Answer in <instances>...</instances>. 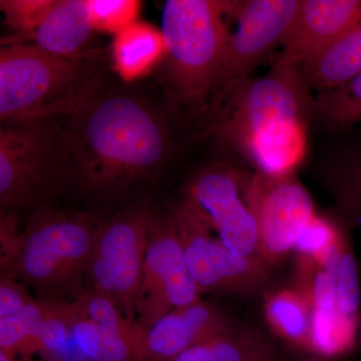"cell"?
Returning <instances> with one entry per match:
<instances>
[{"label":"cell","mask_w":361,"mask_h":361,"mask_svg":"<svg viewBox=\"0 0 361 361\" xmlns=\"http://www.w3.org/2000/svg\"><path fill=\"white\" fill-rule=\"evenodd\" d=\"M71 337L78 350L90 361H135L137 348L113 330L77 315L66 304Z\"/></svg>","instance_id":"603a6c76"},{"label":"cell","mask_w":361,"mask_h":361,"mask_svg":"<svg viewBox=\"0 0 361 361\" xmlns=\"http://www.w3.org/2000/svg\"><path fill=\"white\" fill-rule=\"evenodd\" d=\"M102 63L99 49L63 56L27 42H7L0 49V118H70L101 92Z\"/></svg>","instance_id":"3957f363"},{"label":"cell","mask_w":361,"mask_h":361,"mask_svg":"<svg viewBox=\"0 0 361 361\" xmlns=\"http://www.w3.org/2000/svg\"><path fill=\"white\" fill-rule=\"evenodd\" d=\"M94 30L87 14V0H58L47 18L28 40L44 51L63 56H78L90 49Z\"/></svg>","instance_id":"2e32d148"},{"label":"cell","mask_w":361,"mask_h":361,"mask_svg":"<svg viewBox=\"0 0 361 361\" xmlns=\"http://www.w3.org/2000/svg\"><path fill=\"white\" fill-rule=\"evenodd\" d=\"M361 23V0H300L274 63L308 65Z\"/></svg>","instance_id":"4fadbf2b"},{"label":"cell","mask_w":361,"mask_h":361,"mask_svg":"<svg viewBox=\"0 0 361 361\" xmlns=\"http://www.w3.org/2000/svg\"><path fill=\"white\" fill-rule=\"evenodd\" d=\"M75 180L66 127L54 120L6 123L0 130V213L40 210Z\"/></svg>","instance_id":"8992f818"},{"label":"cell","mask_w":361,"mask_h":361,"mask_svg":"<svg viewBox=\"0 0 361 361\" xmlns=\"http://www.w3.org/2000/svg\"><path fill=\"white\" fill-rule=\"evenodd\" d=\"M296 270L295 285L305 292L311 306L310 351L334 358L353 348L358 330L339 312L329 266L297 259Z\"/></svg>","instance_id":"9a60e30c"},{"label":"cell","mask_w":361,"mask_h":361,"mask_svg":"<svg viewBox=\"0 0 361 361\" xmlns=\"http://www.w3.org/2000/svg\"><path fill=\"white\" fill-rule=\"evenodd\" d=\"M102 221L92 214L54 207L32 212L25 243L1 275L20 280L35 298L71 302L87 289L90 256Z\"/></svg>","instance_id":"277c9868"},{"label":"cell","mask_w":361,"mask_h":361,"mask_svg":"<svg viewBox=\"0 0 361 361\" xmlns=\"http://www.w3.org/2000/svg\"><path fill=\"white\" fill-rule=\"evenodd\" d=\"M356 344H357L358 348H360V355H361V310H360V323H358L357 341H356Z\"/></svg>","instance_id":"836d02e7"},{"label":"cell","mask_w":361,"mask_h":361,"mask_svg":"<svg viewBox=\"0 0 361 361\" xmlns=\"http://www.w3.org/2000/svg\"><path fill=\"white\" fill-rule=\"evenodd\" d=\"M221 0H168L161 13L166 80L177 104L202 111L212 99L229 26Z\"/></svg>","instance_id":"5b68a950"},{"label":"cell","mask_w":361,"mask_h":361,"mask_svg":"<svg viewBox=\"0 0 361 361\" xmlns=\"http://www.w3.org/2000/svg\"><path fill=\"white\" fill-rule=\"evenodd\" d=\"M142 2L137 0H87V14L94 32L115 37L139 20Z\"/></svg>","instance_id":"f1b7e54d"},{"label":"cell","mask_w":361,"mask_h":361,"mask_svg":"<svg viewBox=\"0 0 361 361\" xmlns=\"http://www.w3.org/2000/svg\"><path fill=\"white\" fill-rule=\"evenodd\" d=\"M300 0H235L228 4L229 30L224 61L212 94L217 104L251 78L252 71L278 47H281L298 11Z\"/></svg>","instance_id":"9c48e42d"},{"label":"cell","mask_w":361,"mask_h":361,"mask_svg":"<svg viewBox=\"0 0 361 361\" xmlns=\"http://www.w3.org/2000/svg\"><path fill=\"white\" fill-rule=\"evenodd\" d=\"M66 304L68 302L49 301V308L39 332V355H61L73 341Z\"/></svg>","instance_id":"f546056e"},{"label":"cell","mask_w":361,"mask_h":361,"mask_svg":"<svg viewBox=\"0 0 361 361\" xmlns=\"http://www.w3.org/2000/svg\"><path fill=\"white\" fill-rule=\"evenodd\" d=\"M170 211L188 268L201 292L247 298L264 290L273 268L262 258L230 250L184 197Z\"/></svg>","instance_id":"52a82bcc"},{"label":"cell","mask_w":361,"mask_h":361,"mask_svg":"<svg viewBox=\"0 0 361 361\" xmlns=\"http://www.w3.org/2000/svg\"><path fill=\"white\" fill-rule=\"evenodd\" d=\"M319 180L348 227L361 236V151L348 149L323 165Z\"/></svg>","instance_id":"ffe728a7"},{"label":"cell","mask_w":361,"mask_h":361,"mask_svg":"<svg viewBox=\"0 0 361 361\" xmlns=\"http://www.w3.org/2000/svg\"><path fill=\"white\" fill-rule=\"evenodd\" d=\"M110 51L116 75L123 82H132L164 63L167 47L161 30L137 20L114 37Z\"/></svg>","instance_id":"e0dca14e"},{"label":"cell","mask_w":361,"mask_h":361,"mask_svg":"<svg viewBox=\"0 0 361 361\" xmlns=\"http://www.w3.org/2000/svg\"><path fill=\"white\" fill-rule=\"evenodd\" d=\"M348 227V225L342 220L338 236L325 263L334 277L339 312L349 325L358 330L361 310L360 268Z\"/></svg>","instance_id":"7402d4cb"},{"label":"cell","mask_w":361,"mask_h":361,"mask_svg":"<svg viewBox=\"0 0 361 361\" xmlns=\"http://www.w3.org/2000/svg\"><path fill=\"white\" fill-rule=\"evenodd\" d=\"M280 361H334L331 357H326L312 353V351L303 350L302 353H294V355L285 356L281 355Z\"/></svg>","instance_id":"d6a6232c"},{"label":"cell","mask_w":361,"mask_h":361,"mask_svg":"<svg viewBox=\"0 0 361 361\" xmlns=\"http://www.w3.org/2000/svg\"><path fill=\"white\" fill-rule=\"evenodd\" d=\"M58 0H1L4 23L16 37L9 42H20L32 35L51 13Z\"/></svg>","instance_id":"83f0119b"},{"label":"cell","mask_w":361,"mask_h":361,"mask_svg":"<svg viewBox=\"0 0 361 361\" xmlns=\"http://www.w3.org/2000/svg\"><path fill=\"white\" fill-rule=\"evenodd\" d=\"M300 68L277 65L249 78L221 102L216 134L270 175L294 174L306 149L313 97Z\"/></svg>","instance_id":"7a4b0ae2"},{"label":"cell","mask_w":361,"mask_h":361,"mask_svg":"<svg viewBox=\"0 0 361 361\" xmlns=\"http://www.w3.org/2000/svg\"><path fill=\"white\" fill-rule=\"evenodd\" d=\"M151 216L149 206H137L102 221L85 277L87 288L110 296L135 326Z\"/></svg>","instance_id":"ba28073f"},{"label":"cell","mask_w":361,"mask_h":361,"mask_svg":"<svg viewBox=\"0 0 361 361\" xmlns=\"http://www.w3.org/2000/svg\"><path fill=\"white\" fill-rule=\"evenodd\" d=\"M281 353L258 329L239 326L188 349L172 361H280Z\"/></svg>","instance_id":"ac0fdd59"},{"label":"cell","mask_w":361,"mask_h":361,"mask_svg":"<svg viewBox=\"0 0 361 361\" xmlns=\"http://www.w3.org/2000/svg\"><path fill=\"white\" fill-rule=\"evenodd\" d=\"M25 243V228L20 227L18 213L0 215V269L6 270L16 260Z\"/></svg>","instance_id":"4dcf8cb0"},{"label":"cell","mask_w":361,"mask_h":361,"mask_svg":"<svg viewBox=\"0 0 361 361\" xmlns=\"http://www.w3.org/2000/svg\"><path fill=\"white\" fill-rule=\"evenodd\" d=\"M239 326L224 310L199 299L159 319L145 334L135 361H172L188 349Z\"/></svg>","instance_id":"5bb4252c"},{"label":"cell","mask_w":361,"mask_h":361,"mask_svg":"<svg viewBox=\"0 0 361 361\" xmlns=\"http://www.w3.org/2000/svg\"><path fill=\"white\" fill-rule=\"evenodd\" d=\"M258 232V256L274 268L316 215L314 202L295 175L252 173L245 191Z\"/></svg>","instance_id":"7c38bea8"},{"label":"cell","mask_w":361,"mask_h":361,"mask_svg":"<svg viewBox=\"0 0 361 361\" xmlns=\"http://www.w3.org/2000/svg\"><path fill=\"white\" fill-rule=\"evenodd\" d=\"M310 90H336L361 71V23L334 42L314 61L300 68Z\"/></svg>","instance_id":"d6986e66"},{"label":"cell","mask_w":361,"mask_h":361,"mask_svg":"<svg viewBox=\"0 0 361 361\" xmlns=\"http://www.w3.org/2000/svg\"><path fill=\"white\" fill-rule=\"evenodd\" d=\"M49 301L35 299L16 314L0 318V351L18 361H33L39 355V337Z\"/></svg>","instance_id":"d4e9b609"},{"label":"cell","mask_w":361,"mask_h":361,"mask_svg":"<svg viewBox=\"0 0 361 361\" xmlns=\"http://www.w3.org/2000/svg\"><path fill=\"white\" fill-rule=\"evenodd\" d=\"M311 120L331 132H345L361 123V71L341 87L313 97Z\"/></svg>","instance_id":"cb8c5ba5"},{"label":"cell","mask_w":361,"mask_h":361,"mask_svg":"<svg viewBox=\"0 0 361 361\" xmlns=\"http://www.w3.org/2000/svg\"><path fill=\"white\" fill-rule=\"evenodd\" d=\"M250 177L234 164L217 161L200 169L182 196L221 241L241 256H258L257 225L245 197Z\"/></svg>","instance_id":"8fae6325"},{"label":"cell","mask_w":361,"mask_h":361,"mask_svg":"<svg viewBox=\"0 0 361 361\" xmlns=\"http://www.w3.org/2000/svg\"><path fill=\"white\" fill-rule=\"evenodd\" d=\"M68 304L73 313L126 337L139 351L144 337L141 330L126 317L120 306L110 296L87 288L82 295Z\"/></svg>","instance_id":"484cf974"},{"label":"cell","mask_w":361,"mask_h":361,"mask_svg":"<svg viewBox=\"0 0 361 361\" xmlns=\"http://www.w3.org/2000/svg\"><path fill=\"white\" fill-rule=\"evenodd\" d=\"M341 224V221L316 214L297 239L293 249L297 259L326 262Z\"/></svg>","instance_id":"4316f807"},{"label":"cell","mask_w":361,"mask_h":361,"mask_svg":"<svg viewBox=\"0 0 361 361\" xmlns=\"http://www.w3.org/2000/svg\"><path fill=\"white\" fill-rule=\"evenodd\" d=\"M264 314L275 334L310 351L311 306L302 289L294 285L271 292L265 299Z\"/></svg>","instance_id":"44dd1931"},{"label":"cell","mask_w":361,"mask_h":361,"mask_svg":"<svg viewBox=\"0 0 361 361\" xmlns=\"http://www.w3.org/2000/svg\"><path fill=\"white\" fill-rule=\"evenodd\" d=\"M75 180L111 194L148 179L167 163L171 139L161 116L129 92H99L66 126Z\"/></svg>","instance_id":"6da1fadb"},{"label":"cell","mask_w":361,"mask_h":361,"mask_svg":"<svg viewBox=\"0 0 361 361\" xmlns=\"http://www.w3.org/2000/svg\"><path fill=\"white\" fill-rule=\"evenodd\" d=\"M200 293L188 268L171 211H152L135 304V322L142 336L170 311L201 299Z\"/></svg>","instance_id":"30bf717a"},{"label":"cell","mask_w":361,"mask_h":361,"mask_svg":"<svg viewBox=\"0 0 361 361\" xmlns=\"http://www.w3.org/2000/svg\"><path fill=\"white\" fill-rule=\"evenodd\" d=\"M35 299L27 285L16 278L0 275V318L20 312Z\"/></svg>","instance_id":"1f68e13d"}]
</instances>
